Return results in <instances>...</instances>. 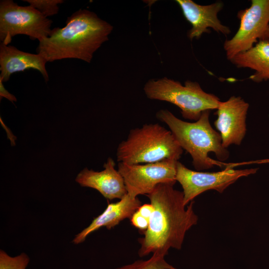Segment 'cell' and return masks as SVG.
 Segmentation results:
<instances>
[{"mask_svg":"<svg viewBox=\"0 0 269 269\" xmlns=\"http://www.w3.org/2000/svg\"><path fill=\"white\" fill-rule=\"evenodd\" d=\"M210 110L204 111L195 122L182 121L167 109L156 114L157 119L166 124L183 149L191 156L196 170H201L219 165L218 161L210 158L208 154L214 152L218 159L225 160L229 152L222 144L220 134L214 130L209 122Z\"/></svg>","mask_w":269,"mask_h":269,"instance_id":"obj_3","label":"cell"},{"mask_svg":"<svg viewBox=\"0 0 269 269\" xmlns=\"http://www.w3.org/2000/svg\"><path fill=\"white\" fill-rule=\"evenodd\" d=\"M183 149L170 131L159 124H145L130 131L118 145L117 161L128 164L178 160Z\"/></svg>","mask_w":269,"mask_h":269,"instance_id":"obj_4","label":"cell"},{"mask_svg":"<svg viewBox=\"0 0 269 269\" xmlns=\"http://www.w3.org/2000/svg\"><path fill=\"white\" fill-rule=\"evenodd\" d=\"M239 28L230 39L224 43L227 59L252 48L258 40H267L269 32V0H252L250 6L240 10Z\"/></svg>","mask_w":269,"mask_h":269,"instance_id":"obj_7","label":"cell"},{"mask_svg":"<svg viewBox=\"0 0 269 269\" xmlns=\"http://www.w3.org/2000/svg\"><path fill=\"white\" fill-rule=\"evenodd\" d=\"M249 107V104L239 96H233L226 101L220 102L214 125L220 132L224 148L241 143L247 131L246 121Z\"/></svg>","mask_w":269,"mask_h":269,"instance_id":"obj_10","label":"cell"},{"mask_svg":"<svg viewBox=\"0 0 269 269\" xmlns=\"http://www.w3.org/2000/svg\"><path fill=\"white\" fill-rule=\"evenodd\" d=\"M47 62L39 54L24 52L13 46L0 43V79L3 82L7 81L12 74L30 68L39 71L47 82Z\"/></svg>","mask_w":269,"mask_h":269,"instance_id":"obj_13","label":"cell"},{"mask_svg":"<svg viewBox=\"0 0 269 269\" xmlns=\"http://www.w3.org/2000/svg\"><path fill=\"white\" fill-rule=\"evenodd\" d=\"M140 206L141 202L139 199L128 193L119 201L108 203L103 212L95 218L89 226L77 234L73 242L75 244L82 243L89 235L101 227H106L108 229H111L122 220L131 218Z\"/></svg>","mask_w":269,"mask_h":269,"instance_id":"obj_14","label":"cell"},{"mask_svg":"<svg viewBox=\"0 0 269 269\" xmlns=\"http://www.w3.org/2000/svg\"><path fill=\"white\" fill-rule=\"evenodd\" d=\"M130 219L132 224L135 228L142 231H145L147 229L149 220L140 215L137 211Z\"/></svg>","mask_w":269,"mask_h":269,"instance_id":"obj_19","label":"cell"},{"mask_svg":"<svg viewBox=\"0 0 269 269\" xmlns=\"http://www.w3.org/2000/svg\"><path fill=\"white\" fill-rule=\"evenodd\" d=\"M174 184H159L146 195L153 210L144 236L139 239L141 257L150 253L165 256L171 248L180 249L186 232L197 223L193 202L186 208L183 193L175 189Z\"/></svg>","mask_w":269,"mask_h":269,"instance_id":"obj_1","label":"cell"},{"mask_svg":"<svg viewBox=\"0 0 269 269\" xmlns=\"http://www.w3.org/2000/svg\"><path fill=\"white\" fill-rule=\"evenodd\" d=\"M113 29L94 12L79 9L67 18L65 26L52 29L48 37L39 41L36 51L47 62L73 58L89 63Z\"/></svg>","mask_w":269,"mask_h":269,"instance_id":"obj_2","label":"cell"},{"mask_svg":"<svg viewBox=\"0 0 269 269\" xmlns=\"http://www.w3.org/2000/svg\"><path fill=\"white\" fill-rule=\"evenodd\" d=\"M230 61L238 68L254 70L250 79L255 82L269 80V40L259 41L252 48Z\"/></svg>","mask_w":269,"mask_h":269,"instance_id":"obj_15","label":"cell"},{"mask_svg":"<svg viewBox=\"0 0 269 269\" xmlns=\"http://www.w3.org/2000/svg\"><path fill=\"white\" fill-rule=\"evenodd\" d=\"M143 90L148 99L173 104L179 108L184 118L195 121L204 111L217 109L221 102L215 95L205 92L198 82L190 80L183 85L167 77L152 79Z\"/></svg>","mask_w":269,"mask_h":269,"instance_id":"obj_5","label":"cell"},{"mask_svg":"<svg viewBox=\"0 0 269 269\" xmlns=\"http://www.w3.org/2000/svg\"><path fill=\"white\" fill-rule=\"evenodd\" d=\"M258 162V163H267V162H269V159H265V160H260V161H259Z\"/></svg>","mask_w":269,"mask_h":269,"instance_id":"obj_22","label":"cell"},{"mask_svg":"<svg viewBox=\"0 0 269 269\" xmlns=\"http://www.w3.org/2000/svg\"><path fill=\"white\" fill-rule=\"evenodd\" d=\"M258 168L235 170L230 167L218 172H206L191 170L177 161L176 181L183 188L184 203L186 205L202 193L211 189L222 193L239 178L255 174Z\"/></svg>","mask_w":269,"mask_h":269,"instance_id":"obj_9","label":"cell"},{"mask_svg":"<svg viewBox=\"0 0 269 269\" xmlns=\"http://www.w3.org/2000/svg\"><path fill=\"white\" fill-rule=\"evenodd\" d=\"M28 2L29 5L37 9L41 14L47 17L58 13L59 4L64 2L63 0H23Z\"/></svg>","mask_w":269,"mask_h":269,"instance_id":"obj_18","label":"cell"},{"mask_svg":"<svg viewBox=\"0 0 269 269\" xmlns=\"http://www.w3.org/2000/svg\"><path fill=\"white\" fill-rule=\"evenodd\" d=\"M52 23L29 5H19L12 0L0 1V41L6 45L18 34L40 41L50 35Z\"/></svg>","mask_w":269,"mask_h":269,"instance_id":"obj_6","label":"cell"},{"mask_svg":"<svg viewBox=\"0 0 269 269\" xmlns=\"http://www.w3.org/2000/svg\"><path fill=\"white\" fill-rule=\"evenodd\" d=\"M116 269H178L168 264L164 256L153 253L151 257L146 260H137L134 263Z\"/></svg>","mask_w":269,"mask_h":269,"instance_id":"obj_16","label":"cell"},{"mask_svg":"<svg viewBox=\"0 0 269 269\" xmlns=\"http://www.w3.org/2000/svg\"><path fill=\"white\" fill-rule=\"evenodd\" d=\"M0 99L4 97L11 102L16 101V97L9 93L4 87L2 81L0 79Z\"/></svg>","mask_w":269,"mask_h":269,"instance_id":"obj_21","label":"cell"},{"mask_svg":"<svg viewBox=\"0 0 269 269\" xmlns=\"http://www.w3.org/2000/svg\"><path fill=\"white\" fill-rule=\"evenodd\" d=\"M267 40H269V33H268V35H267Z\"/></svg>","mask_w":269,"mask_h":269,"instance_id":"obj_23","label":"cell"},{"mask_svg":"<svg viewBox=\"0 0 269 269\" xmlns=\"http://www.w3.org/2000/svg\"><path fill=\"white\" fill-rule=\"evenodd\" d=\"M115 166V162L109 157L104 164L103 170L95 171L85 168L78 174L76 181L83 187L96 189L108 199H121L127 191L124 178Z\"/></svg>","mask_w":269,"mask_h":269,"instance_id":"obj_12","label":"cell"},{"mask_svg":"<svg viewBox=\"0 0 269 269\" xmlns=\"http://www.w3.org/2000/svg\"><path fill=\"white\" fill-rule=\"evenodd\" d=\"M29 262V257L24 253L12 257L3 250L0 251V269H25Z\"/></svg>","mask_w":269,"mask_h":269,"instance_id":"obj_17","label":"cell"},{"mask_svg":"<svg viewBox=\"0 0 269 269\" xmlns=\"http://www.w3.org/2000/svg\"><path fill=\"white\" fill-rule=\"evenodd\" d=\"M178 161L165 159L143 164L119 162L118 170L124 178L127 193L137 197L149 194L159 184L175 183Z\"/></svg>","mask_w":269,"mask_h":269,"instance_id":"obj_8","label":"cell"},{"mask_svg":"<svg viewBox=\"0 0 269 269\" xmlns=\"http://www.w3.org/2000/svg\"><path fill=\"white\" fill-rule=\"evenodd\" d=\"M186 19L192 27L188 32L190 40L199 39L204 33H210L209 28L225 35L230 33L229 27L223 24L218 17L223 3L217 1L208 5L198 4L192 0H177Z\"/></svg>","mask_w":269,"mask_h":269,"instance_id":"obj_11","label":"cell"},{"mask_svg":"<svg viewBox=\"0 0 269 269\" xmlns=\"http://www.w3.org/2000/svg\"><path fill=\"white\" fill-rule=\"evenodd\" d=\"M153 210L151 204H144L141 205L136 210L140 215L149 220Z\"/></svg>","mask_w":269,"mask_h":269,"instance_id":"obj_20","label":"cell"}]
</instances>
